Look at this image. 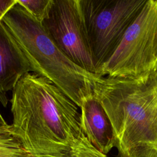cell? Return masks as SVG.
<instances>
[{
  "instance_id": "cell-1",
  "label": "cell",
  "mask_w": 157,
  "mask_h": 157,
  "mask_svg": "<svg viewBox=\"0 0 157 157\" xmlns=\"http://www.w3.org/2000/svg\"><path fill=\"white\" fill-rule=\"evenodd\" d=\"M13 134L33 157H69L83 133L78 106L49 79L28 72L12 90Z\"/></svg>"
},
{
  "instance_id": "cell-2",
  "label": "cell",
  "mask_w": 157,
  "mask_h": 157,
  "mask_svg": "<svg viewBox=\"0 0 157 157\" xmlns=\"http://www.w3.org/2000/svg\"><path fill=\"white\" fill-rule=\"evenodd\" d=\"M93 92L110 122L119 157H157V69L136 77L99 75Z\"/></svg>"
},
{
  "instance_id": "cell-3",
  "label": "cell",
  "mask_w": 157,
  "mask_h": 157,
  "mask_svg": "<svg viewBox=\"0 0 157 157\" xmlns=\"http://www.w3.org/2000/svg\"><path fill=\"white\" fill-rule=\"evenodd\" d=\"M1 21L25 55L32 72L49 79L78 108L93 95L99 75L83 69L64 55L34 19L17 2Z\"/></svg>"
},
{
  "instance_id": "cell-4",
  "label": "cell",
  "mask_w": 157,
  "mask_h": 157,
  "mask_svg": "<svg viewBox=\"0 0 157 157\" xmlns=\"http://www.w3.org/2000/svg\"><path fill=\"white\" fill-rule=\"evenodd\" d=\"M147 0H78L82 27L98 75Z\"/></svg>"
},
{
  "instance_id": "cell-5",
  "label": "cell",
  "mask_w": 157,
  "mask_h": 157,
  "mask_svg": "<svg viewBox=\"0 0 157 157\" xmlns=\"http://www.w3.org/2000/svg\"><path fill=\"white\" fill-rule=\"evenodd\" d=\"M157 69V0H147L98 75L136 77Z\"/></svg>"
},
{
  "instance_id": "cell-6",
  "label": "cell",
  "mask_w": 157,
  "mask_h": 157,
  "mask_svg": "<svg viewBox=\"0 0 157 157\" xmlns=\"http://www.w3.org/2000/svg\"><path fill=\"white\" fill-rule=\"evenodd\" d=\"M40 23L64 55L83 69L96 74L82 27L78 0H51Z\"/></svg>"
},
{
  "instance_id": "cell-7",
  "label": "cell",
  "mask_w": 157,
  "mask_h": 157,
  "mask_svg": "<svg viewBox=\"0 0 157 157\" xmlns=\"http://www.w3.org/2000/svg\"><path fill=\"white\" fill-rule=\"evenodd\" d=\"M31 67L25 55L0 21V103L4 107L8 104L7 93L12 91L18 80Z\"/></svg>"
},
{
  "instance_id": "cell-8",
  "label": "cell",
  "mask_w": 157,
  "mask_h": 157,
  "mask_svg": "<svg viewBox=\"0 0 157 157\" xmlns=\"http://www.w3.org/2000/svg\"><path fill=\"white\" fill-rule=\"evenodd\" d=\"M79 109L83 134L94 147L107 155L114 147V140L110 122L102 105L93 95Z\"/></svg>"
},
{
  "instance_id": "cell-9",
  "label": "cell",
  "mask_w": 157,
  "mask_h": 157,
  "mask_svg": "<svg viewBox=\"0 0 157 157\" xmlns=\"http://www.w3.org/2000/svg\"><path fill=\"white\" fill-rule=\"evenodd\" d=\"M0 157H33L13 134L10 124L0 126Z\"/></svg>"
},
{
  "instance_id": "cell-10",
  "label": "cell",
  "mask_w": 157,
  "mask_h": 157,
  "mask_svg": "<svg viewBox=\"0 0 157 157\" xmlns=\"http://www.w3.org/2000/svg\"><path fill=\"white\" fill-rule=\"evenodd\" d=\"M69 157H108L94 147L83 133L75 138L69 144Z\"/></svg>"
},
{
  "instance_id": "cell-11",
  "label": "cell",
  "mask_w": 157,
  "mask_h": 157,
  "mask_svg": "<svg viewBox=\"0 0 157 157\" xmlns=\"http://www.w3.org/2000/svg\"><path fill=\"white\" fill-rule=\"evenodd\" d=\"M50 2L51 0H17V2L39 22L44 17Z\"/></svg>"
},
{
  "instance_id": "cell-12",
  "label": "cell",
  "mask_w": 157,
  "mask_h": 157,
  "mask_svg": "<svg viewBox=\"0 0 157 157\" xmlns=\"http://www.w3.org/2000/svg\"><path fill=\"white\" fill-rule=\"evenodd\" d=\"M16 3V0H0V21L6 12Z\"/></svg>"
},
{
  "instance_id": "cell-13",
  "label": "cell",
  "mask_w": 157,
  "mask_h": 157,
  "mask_svg": "<svg viewBox=\"0 0 157 157\" xmlns=\"http://www.w3.org/2000/svg\"><path fill=\"white\" fill-rule=\"evenodd\" d=\"M8 124L6 121H5V120L4 119V118L2 117V116L1 115V114L0 113V126H4V125H7Z\"/></svg>"
}]
</instances>
